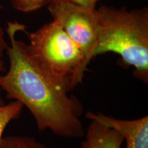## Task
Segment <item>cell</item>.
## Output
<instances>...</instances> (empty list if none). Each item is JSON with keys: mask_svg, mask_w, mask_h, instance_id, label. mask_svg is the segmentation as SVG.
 I'll use <instances>...</instances> for the list:
<instances>
[{"mask_svg": "<svg viewBox=\"0 0 148 148\" xmlns=\"http://www.w3.org/2000/svg\"><path fill=\"white\" fill-rule=\"evenodd\" d=\"M25 25L7 23L10 45L5 53L8 71L0 75V88L8 99L18 101L29 110L39 132L49 130L53 134L68 138H82L84 130L79 118L84 108L77 97L32 58L27 44L16 39L18 32H25Z\"/></svg>", "mask_w": 148, "mask_h": 148, "instance_id": "1", "label": "cell"}, {"mask_svg": "<svg viewBox=\"0 0 148 148\" xmlns=\"http://www.w3.org/2000/svg\"><path fill=\"white\" fill-rule=\"evenodd\" d=\"M98 40L92 57L108 52L134 67V76L148 81V8L127 10L101 5L97 9Z\"/></svg>", "mask_w": 148, "mask_h": 148, "instance_id": "2", "label": "cell"}, {"mask_svg": "<svg viewBox=\"0 0 148 148\" xmlns=\"http://www.w3.org/2000/svg\"><path fill=\"white\" fill-rule=\"evenodd\" d=\"M28 38L29 54L69 92L82 82L87 67L84 54L58 22L45 24Z\"/></svg>", "mask_w": 148, "mask_h": 148, "instance_id": "3", "label": "cell"}, {"mask_svg": "<svg viewBox=\"0 0 148 148\" xmlns=\"http://www.w3.org/2000/svg\"><path fill=\"white\" fill-rule=\"evenodd\" d=\"M53 20L82 49L86 64L93 58L99 35V22L95 10L77 6L64 0H52L47 5Z\"/></svg>", "mask_w": 148, "mask_h": 148, "instance_id": "4", "label": "cell"}, {"mask_svg": "<svg viewBox=\"0 0 148 148\" xmlns=\"http://www.w3.org/2000/svg\"><path fill=\"white\" fill-rule=\"evenodd\" d=\"M86 117L113 128L122 135L125 148H148V116L134 120H123L100 112H87Z\"/></svg>", "mask_w": 148, "mask_h": 148, "instance_id": "5", "label": "cell"}, {"mask_svg": "<svg viewBox=\"0 0 148 148\" xmlns=\"http://www.w3.org/2000/svg\"><path fill=\"white\" fill-rule=\"evenodd\" d=\"M79 148H121L124 138L113 128L90 120Z\"/></svg>", "mask_w": 148, "mask_h": 148, "instance_id": "6", "label": "cell"}, {"mask_svg": "<svg viewBox=\"0 0 148 148\" xmlns=\"http://www.w3.org/2000/svg\"><path fill=\"white\" fill-rule=\"evenodd\" d=\"M23 106L18 101H12L8 104L0 106V140L3 131L11 121L19 118Z\"/></svg>", "mask_w": 148, "mask_h": 148, "instance_id": "7", "label": "cell"}, {"mask_svg": "<svg viewBox=\"0 0 148 148\" xmlns=\"http://www.w3.org/2000/svg\"><path fill=\"white\" fill-rule=\"evenodd\" d=\"M0 148H50L34 137L10 136L2 137Z\"/></svg>", "mask_w": 148, "mask_h": 148, "instance_id": "8", "label": "cell"}, {"mask_svg": "<svg viewBox=\"0 0 148 148\" xmlns=\"http://www.w3.org/2000/svg\"><path fill=\"white\" fill-rule=\"evenodd\" d=\"M52 0H10L12 8L22 12H32L47 6Z\"/></svg>", "mask_w": 148, "mask_h": 148, "instance_id": "9", "label": "cell"}, {"mask_svg": "<svg viewBox=\"0 0 148 148\" xmlns=\"http://www.w3.org/2000/svg\"><path fill=\"white\" fill-rule=\"evenodd\" d=\"M8 47V43L5 40L4 32L3 29L0 27V72L5 71V66L3 62V55ZM4 104L2 98L0 95V106Z\"/></svg>", "mask_w": 148, "mask_h": 148, "instance_id": "10", "label": "cell"}, {"mask_svg": "<svg viewBox=\"0 0 148 148\" xmlns=\"http://www.w3.org/2000/svg\"><path fill=\"white\" fill-rule=\"evenodd\" d=\"M64 1L87 10H95L97 9V3L99 2V0H64Z\"/></svg>", "mask_w": 148, "mask_h": 148, "instance_id": "11", "label": "cell"}, {"mask_svg": "<svg viewBox=\"0 0 148 148\" xmlns=\"http://www.w3.org/2000/svg\"><path fill=\"white\" fill-rule=\"evenodd\" d=\"M0 7H1V5H0Z\"/></svg>", "mask_w": 148, "mask_h": 148, "instance_id": "12", "label": "cell"}]
</instances>
